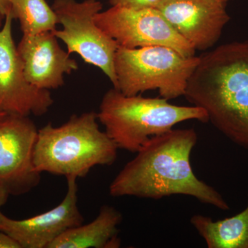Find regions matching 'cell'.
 <instances>
[{"label":"cell","instance_id":"6da1fadb","mask_svg":"<svg viewBox=\"0 0 248 248\" xmlns=\"http://www.w3.org/2000/svg\"><path fill=\"white\" fill-rule=\"evenodd\" d=\"M197 141L194 128L172 129L151 138L116 176L110 195L156 200L189 196L219 210H230L223 196L193 172L190 156Z\"/></svg>","mask_w":248,"mask_h":248},{"label":"cell","instance_id":"7a4b0ae2","mask_svg":"<svg viewBox=\"0 0 248 248\" xmlns=\"http://www.w3.org/2000/svg\"><path fill=\"white\" fill-rule=\"evenodd\" d=\"M208 122L248 151V42L226 44L202 55L185 95Z\"/></svg>","mask_w":248,"mask_h":248},{"label":"cell","instance_id":"3957f363","mask_svg":"<svg viewBox=\"0 0 248 248\" xmlns=\"http://www.w3.org/2000/svg\"><path fill=\"white\" fill-rule=\"evenodd\" d=\"M118 149L91 111L73 115L60 126L48 123L38 130L34 166L41 174L84 177L94 166L113 164Z\"/></svg>","mask_w":248,"mask_h":248},{"label":"cell","instance_id":"277c9868","mask_svg":"<svg viewBox=\"0 0 248 248\" xmlns=\"http://www.w3.org/2000/svg\"><path fill=\"white\" fill-rule=\"evenodd\" d=\"M169 101L161 97L126 96L112 88L102 98L98 120L119 149L133 153L178 124L189 120L208 122L203 109L173 105Z\"/></svg>","mask_w":248,"mask_h":248},{"label":"cell","instance_id":"5b68a950","mask_svg":"<svg viewBox=\"0 0 248 248\" xmlns=\"http://www.w3.org/2000/svg\"><path fill=\"white\" fill-rule=\"evenodd\" d=\"M200 57L186 58L162 46L126 48L119 47L115 57L117 85L114 89L126 96L157 90L170 100L185 95L187 81Z\"/></svg>","mask_w":248,"mask_h":248},{"label":"cell","instance_id":"8992f818","mask_svg":"<svg viewBox=\"0 0 248 248\" xmlns=\"http://www.w3.org/2000/svg\"><path fill=\"white\" fill-rule=\"evenodd\" d=\"M62 30L53 33L66 45L70 54L77 53L86 63L97 67L117 85L115 57L117 42L96 24L94 17L102 10L98 0H55L52 5Z\"/></svg>","mask_w":248,"mask_h":248},{"label":"cell","instance_id":"52a82bcc","mask_svg":"<svg viewBox=\"0 0 248 248\" xmlns=\"http://www.w3.org/2000/svg\"><path fill=\"white\" fill-rule=\"evenodd\" d=\"M94 20L119 47L138 48L162 46L174 49L186 58L195 56V49L156 9L112 6L98 13Z\"/></svg>","mask_w":248,"mask_h":248},{"label":"cell","instance_id":"ba28073f","mask_svg":"<svg viewBox=\"0 0 248 248\" xmlns=\"http://www.w3.org/2000/svg\"><path fill=\"white\" fill-rule=\"evenodd\" d=\"M37 133L28 116L0 117V185L9 194L26 193L40 184L41 173L33 163Z\"/></svg>","mask_w":248,"mask_h":248},{"label":"cell","instance_id":"9c48e42d","mask_svg":"<svg viewBox=\"0 0 248 248\" xmlns=\"http://www.w3.org/2000/svg\"><path fill=\"white\" fill-rule=\"evenodd\" d=\"M4 18L0 27V108L14 115H45L54 103L51 93L27 81L13 37L11 10Z\"/></svg>","mask_w":248,"mask_h":248},{"label":"cell","instance_id":"30bf717a","mask_svg":"<svg viewBox=\"0 0 248 248\" xmlns=\"http://www.w3.org/2000/svg\"><path fill=\"white\" fill-rule=\"evenodd\" d=\"M68 189L58 206L31 218L15 220L0 210V231L16 240L22 248H48L63 232L84 223L78 208V178L67 177Z\"/></svg>","mask_w":248,"mask_h":248},{"label":"cell","instance_id":"8fae6325","mask_svg":"<svg viewBox=\"0 0 248 248\" xmlns=\"http://www.w3.org/2000/svg\"><path fill=\"white\" fill-rule=\"evenodd\" d=\"M221 0H161L156 9L196 50L212 48L231 17Z\"/></svg>","mask_w":248,"mask_h":248},{"label":"cell","instance_id":"7c38bea8","mask_svg":"<svg viewBox=\"0 0 248 248\" xmlns=\"http://www.w3.org/2000/svg\"><path fill=\"white\" fill-rule=\"evenodd\" d=\"M17 48L27 81L38 89L49 91L61 87L64 75L79 68L71 54L59 45L53 31L23 35Z\"/></svg>","mask_w":248,"mask_h":248},{"label":"cell","instance_id":"4fadbf2b","mask_svg":"<svg viewBox=\"0 0 248 248\" xmlns=\"http://www.w3.org/2000/svg\"><path fill=\"white\" fill-rule=\"evenodd\" d=\"M122 219V214L115 207L104 205L94 221L68 230L48 248H120L119 226Z\"/></svg>","mask_w":248,"mask_h":248},{"label":"cell","instance_id":"5bb4252c","mask_svg":"<svg viewBox=\"0 0 248 248\" xmlns=\"http://www.w3.org/2000/svg\"><path fill=\"white\" fill-rule=\"evenodd\" d=\"M190 223L208 248H248V196L246 208L234 216L215 221L195 215Z\"/></svg>","mask_w":248,"mask_h":248},{"label":"cell","instance_id":"9a60e30c","mask_svg":"<svg viewBox=\"0 0 248 248\" xmlns=\"http://www.w3.org/2000/svg\"><path fill=\"white\" fill-rule=\"evenodd\" d=\"M14 19L20 23L23 35L56 30L58 18L45 0H9Z\"/></svg>","mask_w":248,"mask_h":248},{"label":"cell","instance_id":"2e32d148","mask_svg":"<svg viewBox=\"0 0 248 248\" xmlns=\"http://www.w3.org/2000/svg\"><path fill=\"white\" fill-rule=\"evenodd\" d=\"M161 0H109L112 6H121L129 9H156Z\"/></svg>","mask_w":248,"mask_h":248},{"label":"cell","instance_id":"e0dca14e","mask_svg":"<svg viewBox=\"0 0 248 248\" xmlns=\"http://www.w3.org/2000/svg\"><path fill=\"white\" fill-rule=\"evenodd\" d=\"M0 248H22L16 240L6 234L4 232L0 231Z\"/></svg>","mask_w":248,"mask_h":248},{"label":"cell","instance_id":"ac0fdd59","mask_svg":"<svg viewBox=\"0 0 248 248\" xmlns=\"http://www.w3.org/2000/svg\"><path fill=\"white\" fill-rule=\"evenodd\" d=\"M11 10L9 0H0V17H4Z\"/></svg>","mask_w":248,"mask_h":248},{"label":"cell","instance_id":"d6986e66","mask_svg":"<svg viewBox=\"0 0 248 248\" xmlns=\"http://www.w3.org/2000/svg\"><path fill=\"white\" fill-rule=\"evenodd\" d=\"M9 195V193L8 191L2 186L0 185V208L6 203Z\"/></svg>","mask_w":248,"mask_h":248},{"label":"cell","instance_id":"ffe728a7","mask_svg":"<svg viewBox=\"0 0 248 248\" xmlns=\"http://www.w3.org/2000/svg\"><path fill=\"white\" fill-rule=\"evenodd\" d=\"M6 114L8 113H6L4 111H3L1 108H0V117H1L2 116L6 115Z\"/></svg>","mask_w":248,"mask_h":248},{"label":"cell","instance_id":"44dd1931","mask_svg":"<svg viewBox=\"0 0 248 248\" xmlns=\"http://www.w3.org/2000/svg\"><path fill=\"white\" fill-rule=\"evenodd\" d=\"M221 1H223V2H224L225 4H227V3L228 2V1H230V0H221Z\"/></svg>","mask_w":248,"mask_h":248},{"label":"cell","instance_id":"7402d4cb","mask_svg":"<svg viewBox=\"0 0 248 248\" xmlns=\"http://www.w3.org/2000/svg\"><path fill=\"white\" fill-rule=\"evenodd\" d=\"M0 18H1V17H0ZM0 21H1V20H0Z\"/></svg>","mask_w":248,"mask_h":248}]
</instances>
